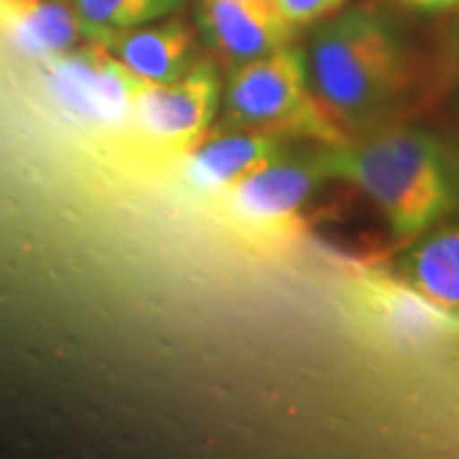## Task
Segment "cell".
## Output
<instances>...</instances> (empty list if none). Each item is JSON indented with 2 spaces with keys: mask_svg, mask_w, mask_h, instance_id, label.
Returning <instances> with one entry per match:
<instances>
[{
  "mask_svg": "<svg viewBox=\"0 0 459 459\" xmlns=\"http://www.w3.org/2000/svg\"><path fill=\"white\" fill-rule=\"evenodd\" d=\"M398 8L413 13H449L459 11V0H394Z\"/></svg>",
  "mask_w": 459,
  "mask_h": 459,
  "instance_id": "obj_15",
  "label": "cell"
},
{
  "mask_svg": "<svg viewBox=\"0 0 459 459\" xmlns=\"http://www.w3.org/2000/svg\"><path fill=\"white\" fill-rule=\"evenodd\" d=\"M199 29L212 49L235 66L294 39L273 0H199Z\"/></svg>",
  "mask_w": 459,
  "mask_h": 459,
  "instance_id": "obj_7",
  "label": "cell"
},
{
  "mask_svg": "<svg viewBox=\"0 0 459 459\" xmlns=\"http://www.w3.org/2000/svg\"><path fill=\"white\" fill-rule=\"evenodd\" d=\"M0 26L18 49L44 62L84 41L72 0H0Z\"/></svg>",
  "mask_w": 459,
  "mask_h": 459,
  "instance_id": "obj_11",
  "label": "cell"
},
{
  "mask_svg": "<svg viewBox=\"0 0 459 459\" xmlns=\"http://www.w3.org/2000/svg\"><path fill=\"white\" fill-rule=\"evenodd\" d=\"M401 279L444 312L459 314V222H444L411 240Z\"/></svg>",
  "mask_w": 459,
  "mask_h": 459,
  "instance_id": "obj_12",
  "label": "cell"
},
{
  "mask_svg": "<svg viewBox=\"0 0 459 459\" xmlns=\"http://www.w3.org/2000/svg\"><path fill=\"white\" fill-rule=\"evenodd\" d=\"M222 128H250L337 148L350 133L314 92L304 47L286 44L235 66L222 87Z\"/></svg>",
  "mask_w": 459,
  "mask_h": 459,
  "instance_id": "obj_3",
  "label": "cell"
},
{
  "mask_svg": "<svg viewBox=\"0 0 459 459\" xmlns=\"http://www.w3.org/2000/svg\"><path fill=\"white\" fill-rule=\"evenodd\" d=\"M322 181L329 179L319 164V156H314L312 161L279 159L228 189L222 202L240 225L255 232L271 238L294 235Z\"/></svg>",
  "mask_w": 459,
  "mask_h": 459,
  "instance_id": "obj_6",
  "label": "cell"
},
{
  "mask_svg": "<svg viewBox=\"0 0 459 459\" xmlns=\"http://www.w3.org/2000/svg\"><path fill=\"white\" fill-rule=\"evenodd\" d=\"M304 54L316 98L344 131L383 113L409 84L406 44L373 5L322 21Z\"/></svg>",
  "mask_w": 459,
  "mask_h": 459,
  "instance_id": "obj_2",
  "label": "cell"
},
{
  "mask_svg": "<svg viewBox=\"0 0 459 459\" xmlns=\"http://www.w3.org/2000/svg\"><path fill=\"white\" fill-rule=\"evenodd\" d=\"M316 156L329 181L352 184L370 199L395 243L409 246L457 204L442 146L427 131L383 128L362 141L322 148Z\"/></svg>",
  "mask_w": 459,
  "mask_h": 459,
  "instance_id": "obj_1",
  "label": "cell"
},
{
  "mask_svg": "<svg viewBox=\"0 0 459 459\" xmlns=\"http://www.w3.org/2000/svg\"><path fill=\"white\" fill-rule=\"evenodd\" d=\"M138 80L166 84L179 80L195 62V31L181 18H161L105 44Z\"/></svg>",
  "mask_w": 459,
  "mask_h": 459,
  "instance_id": "obj_10",
  "label": "cell"
},
{
  "mask_svg": "<svg viewBox=\"0 0 459 459\" xmlns=\"http://www.w3.org/2000/svg\"><path fill=\"white\" fill-rule=\"evenodd\" d=\"M273 3L294 33L319 26L322 21L337 16L342 8L350 5V0H273Z\"/></svg>",
  "mask_w": 459,
  "mask_h": 459,
  "instance_id": "obj_14",
  "label": "cell"
},
{
  "mask_svg": "<svg viewBox=\"0 0 459 459\" xmlns=\"http://www.w3.org/2000/svg\"><path fill=\"white\" fill-rule=\"evenodd\" d=\"M455 33H459V18H457V26H455Z\"/></svg>",
  "mask_w": 459,
  "mask_h": 459,
  "instance_id": "obj_17",
  "label": "cell"
},
{
  "mask_svg": "<svg viewBox=\"0 0 459 459\" xmlns=\"http://www.w3.org/2000/svg\"><path fill=\"white\" fill-rule=\"evenodd\" d=\"M47 65L54 98L77 120L108 131L133 126L135 98L146 82L105 44L84 41Z\"/></svg>",
  "mask_w": 459,
  "mask_h": 459,
  "instance_id": "obj_4",
  "label": "cell"
},
{
  "mask_svg": "<svg viewBox=\"0 0 459 459\" xmlns=\"http://www.w3.org/2000/svg\"><path fill=\"white\" fill-rule=\"evenodd\" d=\"M286 156V138L276 133L225 128L210 133L202 143L184 153V177L207 195H225L263 166Z\"/></svg>",
  "mask_w": 459,
  "mask_h": 459,
  "instance_id": "obj_8",
  "label": "cell"
},
{
  "mask_svg": "<svg viewBox=\"0 0 459 459\" xmlns=\"http://www.w3.org/2000/svg\"><path fill=\"white\" fill-rule=\"evenodd\" d=\"M455 92L459 102V33H455Z\"/></svg>",
  "mask_w": 459,
  "mask_h": 459,
  "instance_id": "obj_16",
  "label": "cell"
},
{
  "mask_svg": "<svg viewBox=\"0 0 459 459\" xmlns=\"http://www.w3.org/2000/svg\"><path fill=\"white\" fill-rule=\"evenodd\" d=\"M222 82L212 62H192L179 80L138 90L133 126L169 153H189L212 133Z\"/></svg>",
  "mask_w": 459,
  "mask_h": 459,
  "instance_id": "obj_5",
  "label": "cell"
},
{
  "mask_svg": "<svg viewBox=\"0 0 459 459\" xmlns=\"http://www.w3.org/2000/svg\"><path fill=\"white\" fill-rule=\"evenodd\" d=\"M186 0H72L84 41L108 44L117 33L131 31L153 21L174 16Z\"/></svg>",
  "mask_w": 459,
  "mask_h": 459,
  "instance_id": "obj_13",
  "label": "cell"
},
{
  "mask_svg": "<svg viewBox=\"0 0 459 459\" xmlns=\"http://www.w3.org/2000/svg\"><path fill=\"white\" fill-rule=\"evenodd\" d=\"M352 299L355 307L377 327L411 340L442 337L459 327V314L439 309L419 291H413L403 279L360 276L352 283Z\"/></svg>",
  "mask_w": 459,
  "mask_h": 459,
  "instance_id": "obj_9",
  "label": "cell"
}]
</instances>
